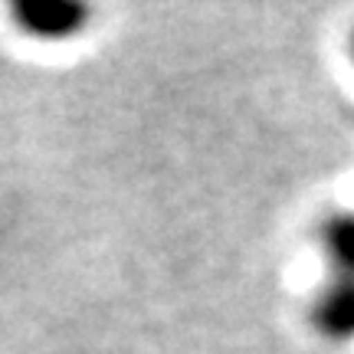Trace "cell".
I'll use <instances>...</instances> for the list:
<instances>
[{"label": "cell", "mask_w": 354, "mask_h": 354, "mask_svg": "<svg viewBox=\"0 0 354 354\" xmlns=\"http://www.w3.org/2000/svg\"><path fill=\"white\" fill-rule=\"evenodd\" d=\"M331 246H335L348 263H354V223H338V227L331 230Z\"/></svg>", "instance_id": "cell-2"}, {"label": "cell", "mask_w": 354, "mask_h": 354, "mask_svg": "<svg viewBox=\"0 0 354 354\" xmlns=\"http://www.w3.org/2000/svg\"><path fill=\"white\" fill-rule=\"evenodd\" d=\"M13 17L24 33L37 39H66L79 33L86 24L88 10L82 3H69V0H26L13 7Z\"/></svg>", "instance_id": "cell-1"}]
</instances>
